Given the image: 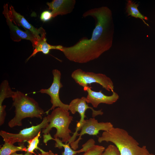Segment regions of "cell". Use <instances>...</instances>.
Returning <instances> with one entry per match:
<instances>
[{"label": "cell", "mask_w": 155, "mask_h": 155, "mask_svg": "<svg viewBox=\"0 0 155 155\" xmlns=\"http://www.w3.org/2000/svg\"><path fill=\"white\" fill-rule=\"evenodd\" d=\"M127 2L126 12L128 16H131L136 18L140 19L146 25L149 26L144 21V20H148V18L142 14L138 9L139 4L136 3L131 0H127Z\"/></svg>", "instance_id": "obj_16"}, {"label": "cell", "mask_w": 155, "mask_h": 155, "mask_svg": "<svg viewBox=\"0 0 155 155\" xmlns=\"http://www.w3.org/2000/svg\"><path fill=\"white\" fill-rule=\"evenodd\" d=\"M113 125L110 122H98L94 118L85 120L83 122L81 128V131L78 133L79 138L70 144L71 148L76 150L78 148V143L82 139V136L85 134L90 135H96L100 130L107 131L113 127Z\"/></svg>", "instance_id": "obj_9"}, {"label": "cell", "mask_w": 155, "mask_h": 155, "mask_svg": "<svg viewBox=\"0 0 155 155\" xmlns=\"http://www.w3.org/2000/svg\"><path fill=\"white\" fill-rule=\"evenodd\" d=\"M100 155H120V152L116 146L110 144Z\"/></svg>", "instance_id": "obj_20"}, {"label": "cell", "mask_w": 155, "mask_h": 155, "mask_svg": "<svg viewBox=\"0 0 155 155\" xmlns=\"http://www.w3.org/2000/svg\"><path fill=\"white\" fill-rule=\"evenodd\" d=\"M91 87L88 86L84 88V91L87 92L88 95L86 97V102L90 103L94 108H97L100 103L111 104L115 102L119 99V96L114 91L111 96H108L104 94L101 90L95 92L92 90Z\"/></svg>", "instance_id": "obj_11"}, {"label": "cell", "mask_w": 155, "mask_h": 155, "mask_svg": "<svg viewBox=\"0 0 155 155\" xmlns=\"http://www.w3.org/2000/svg\"><path fill=\"white\" fill-rule=\"evenodd\" d=\"M86 103V97L83 96L81 98H78L73 100L69 104V110L70 111L71 113L74 114L77 112L79 113L80 116V119L76 125L75 129V131L73 133L71 139L68 142L70 144L75 141L76 137L78 136V131L80 130L82 123L85 120V118L86 117L85 113L87 109L90 108L92 110V117L93 118L96 116L102 115L103 114V112L101 109L98 111L95 110L93 108L89 106Z\"/></svg>", "instance_id": "obj_7"}, {"label": "cell", "mask_w": 155, "mask_h": 155, "mask_svg": "<svg viewBox=\"0 0 155 155\" xmlns=\"http://www.w3.org/2000/svg\"><path fill=\"white\" fill-rule=\"evenodd\" d=\"M39 150L41 152V153L37 155H58L57 154H54L50 150L49 152H45L39 148Z\"/></svg>", "instance_id": "obj_22"}, {"label": "cell", "mask_w": 155, "mask_h": 155, "mask_svg": "<svg viewBox=\"0 0 155 155\" xmlns=\"http://www.w3.org/2000/svg\"><path fill=\"white\" fill-rule=\"evenodd\" d=\"M98 142H111L119 150L120 155H150L146 147L139 146L138 142L125 129L113 127L109 130L104 131Z\"/></svg>", "instance_id": "obj_2"}, {"label": "cell", "mask_w": 155, "mask_h": 155, "mask_svg": "<svg viewBox=\"0 0 155 155\" xmlns=\"http://www.w3.org/2000/svg\"><path fill=\"white\" fill-rule=\"evenodd\" d=\"M46 117L49 123L46 128L43 129L42 133L44 134H48L53 128H55L57 131L54 135V138H61L62 142L66 144L69 142L71 138L69 126L73 117L70 115L68 111L58 107Z\"/></svg>", "instance_id": "obj_4"}, {"label": "cell", "mask_w": 155, "mask_h": 155, "mask_svg": "<svg viewBox=\"0 0 155 155\" xmlns=\"http://www.w3.org/2000/svg\"><path fill=\"white\" fill-rule=\"evenodd\" d=\"M95 20V27L90 38H84L73 46H62L59 50L70 61L84 63L97 59L111 47L114 32L112 11L102 6L89 10L83 15Z\"/></svg>", "instance_id": "obj_1"}, {"label": "cell", "mask_w": 155, "mask_h": 155, "mask_svg": "<svg viewBox=\"0 0 155 155\" xmlns=\"http://www.w3.org/2000/svg\"><path fill=\"white\" fill-rule=\"evenodd\" d=\"M8 7L7 3L4 4L3 13L9 27L11 38L12 40L15 42H19L23 39L29 40L31 42L34 47L38 39L30 31L28 30H26L25 31L22 30L13 23L10 16Z\"/></svg>", "instance_id": "obj_10"}, {"label": "cell", "mask_w": 155, "mask_h": 155, "mask_svg": "<svg viewBox=\"0 0 155 155\" xmlns=\"http://www.w3.org/2000/svg\"><path fill=\"white\" fill-rule=\"evenodd\" d=\"M9 10L10 18L16 25L22 27L25 30L29 31L38 40L40 39L42 36H45V31L42 27L38 29L35 28L29 23L24 16L17 12L13 6H9Z\"/></svg>", "instance_id": "obj_12"}, {"label": "cell", "mask_w": 155, "mask_h": 155, "mask_svg": "<svg viewBox=\"0 0 155 155\" xmlns=\"http://www.w3.org/2000/svg\"><path fill=\"white\" fill-rule=\"evenodd\" d=\"M12 106L15 107V116L8 123L11 128L22 125V121L27 117L41 119L44 113L38 103L33 98L22 92L17 91L12 98Z\"/></svg>", "instance_id": "obj_3"}, {"label": "cell", "mask_w": 155, "mask_h": 155, "mask_svg": "<svg viewBox=\"0 0 155 155\" xmlns=\"http://www.w3.org/2000/svg\"><path fill=\"white\" fill-rule=\"evenodd\" d=\"M71 78L79 85L84 88L92 83H97L108 91H114L113 83L109 77L101 73L85 72L80 69L74 71Z\"/></svg>", "instance_id": "obj_5"}, {"label": "cell", "mask_w": 155, "mask_h": 155, "mask_svg": "<svg viewBox=\"0 0 155 155\" xmlns=\"http://www.w3.org/2000/svg\"><path fill=\"white\" fill-rule=\"evenodd\" d=\"M53 140L56 142L55 147L58 148L59 149L64 148V151L62 153L61 155H75L77 153H79L82 152H86L87 150L94 146L95 143L93 139H90L88 140L84 144L82 145V148L79 150L76 151L71 149L69 146V144H64L63 143L62 141L60 140L59 138H53Z\"/></svg>", "instance_id": "obj_14"}, {"label": "cell", "mask_w": 155, "mask_h": 155, "mask_svg": "<svg viewBox=\"0 0 155 155\" xmlns=\"http://www.w3.org/2000/svg\"><path fill=\"white\" fill-rule=\"evenodd\" d=\"M46 40L45 36H42L40 39L37 40L36 44L33 48L34 50L32 53L27 59L26 61L39 52H42L44 54H48L51 50L56 49L59 50L63 46L61 45H51L47 42Z\"/></svg>", "instance_id": "obj_15"}, {"label": "cell", "mask_w": 155, "mask_h": 155, "mask_svg": "<svg viewBox=\"0 0 155 155\" xmlns=\"http://www.w3.org/2000/svg\"><path fill=\"white\" fill-rule=\"evenodd\" d=\"M49 123L46 117H44L42 122L35 126L24 128L18 133H12L1 130L0 135L5 142L13 144L15 143L24 142L34 137L41 131L42 129L46 128Z\"/></svg>", "instance_id": "obj_6"}, {"label": "cell", "mask_w": 155, "mask_h": 155, "mask_svg": "<svg viewBox=\"0 0 155 155\" xmlns=\"http://www.w3.org/2000/svg\"><path fill=\"white\" fill-rule=\"evenodd\" d=\"M53 17L51 12L48 10H45L42 13L40 18L42 21L46 22L49 21Z\"/></svg>", "instance_id": "obj_21"}, {"label": "cell", "mask_w": 155, "mask_h": 155, "mask_svg": "<svg viewBox=\"0 0 155 155\" xmlns=\"http://www.w3.org/2000/svg\"><path fill=\"white\" fill-rule=\"evenodd\" d=\"M105 149V148L103 146L94 145L81 155H100Z\"/></svg>", "instance_id": "obj_19"}, {"label": "cell", "mask_w": 155, "mask_h": 155, "mask_svg": "<svg viewBox=\"0 0 155 155\" xmlns=\"http://www.w3.org/2000/svg\"><path fill=\"white\" fill-rule=\"evenodd\" d=\"M150 155H154V154H150Z\"/></svg>", "instance_id": "obj_25"}, {"label": "cell", "mask_w": 155, "mask_h": 155, "mask_svg": "<svg viewBox=\"0 0 155 155\" xmlns=\"http://www.w3.org/2000/svg\"><path fill=\"white\" fill-rule=\"evenodd\" d=\"M19 144V146H17L7 142H5L3 146L0 148V155H10L18 151L26 152L27 148L24 145V143H20Z\"/></svg>", "instance_id": "obj_17"}, {"label": "cell", "mask_w": 155, "mask_h": 155, "mask_svg": "<svg viewBox=\"0 0 155 155\" xmlns=\"http://www.w3.org/2000/svg\"><path fill=\"white\" fill-rule=\"evenodd\" d=\"M75 0H53L46 4L48 9L52 10V17L59 15H64L71 13L74 8Z\"/></svg>", "instance_id": "obj_13"}, {"label": "cell", "mask_w": 155, "mask_h": 155, "mask_svg": "<svg viewBox=\"0 0 155 155\" xmlns=\"http://www.w3.org/2000/svg\"><path fill=\"white\" fill-rule=\"evenodd\" d=\"M41 131L39 132L36 136L33 138L27 141L28 144V148H27L26 152L34 153V150L36 149L39 150L40 148L38 145L39 143V138L40 135Z\"/></svg>", "instance_id": "obj_18"}, {"label": "cell", "mask_w": 155, "mask_h": 155, "mask_svg": "<svg viewBox=\"0 0 155 155\" xmlns=\"http://www.w3.org/2000/svg\"><path fill=\"white\" fill-rule=\"evenodd\" d=\"M43 142L46 145L47 142L50 140H52V137L50 133L47 134H44L43 135Z\"/></svg>", "instance_id": "obj_23"}, {"label": "cell", "mask_w": 155, "mask_h": 155, "mask_svg": "<svg viewBox=\"0 0 155 155\" xmlns=\"http://www.w3.org/2000/svg\"><path fill=\"white\" fill-rule=\"evenodd\" d=\"M52 73L53 76V81L51 86L48 89H41L39 91L41 93L48 94L51 97V102L52 106L50 109L44 113L47 115L48 114L50 111L54 109L56 107H59L68 111L69 110V105L62 102L59 96L60 89L63 87L61 82V73L57 69H53Z\"/></svg>", "instance_id": "obj_8"}, {"label": "cell", "mask_w": 155, "mask_h": 155, "mask_svg": "<svg viewBox=\"0 0 155 155\" xmlns=\"http://www.w3.org/2000/svg\"><path fill=\"white\" fill-rule=\"evenodd\" d=\"M10 155H32V153L30 152H26V153L24 154H18L16 152H14Z\"/></svg>", "instance_id": "obj_24"}]
</instances>
